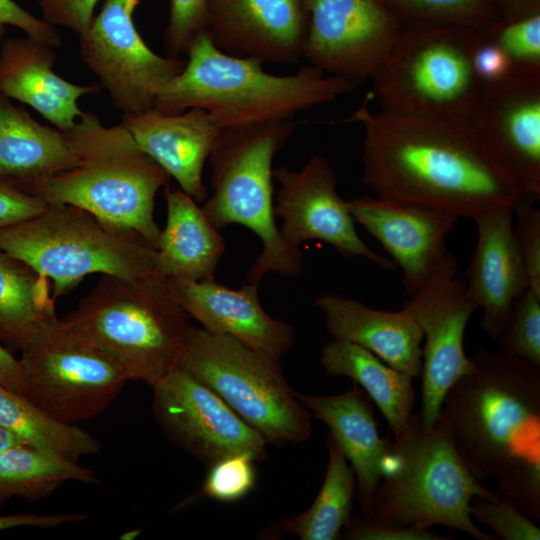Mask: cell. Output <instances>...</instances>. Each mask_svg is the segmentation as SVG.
I'll return each instance as SVG.
<instances>
[{
    "instance_id": "obj_1",
    "label": "cell",
    "mask_w": 540,
    "mask_h": 540,
    "mask_svg": "<svg viewBox=\"0 0 540 540\" xmlns=\"http://www.w3.org/2000/svg\"><path fill=\"white\" fill-rule=\"evenodd\" d=\"M345 121L363 128L364 185L376 197L460 217L514 209V181L467 120L373 112Z\"/></svg>"
},
{
    "instance_id": "obj_2",
    "label": "cell",
    "mask_w": 540,
    "mask_h": 540,
    "mask_svg": "<svg viewBox=\"0 0 540 540\" xmlns=\"http://www.w3.org/2000/svg\"><path fill=\"white\" fill-rule=\"evenodd\" d=\"M440 417L470 471L540 521V365L478 348Z\"/></svg>"
},
{
    "instance_id": "obj_3",
    "label": "cell",
    "mask_w": 540,
    "mask_h": 540,
    "mask_svg": "<svg viewBox=\"0 0 540 540\" xmlns=\"http://www.w3.org/2000/svg\"><path fill=\"white\" fill-rule=\"evenodd\" d=\"M186 55L183 70L161 88L154 108L167 114L201 108L223 130L291 119L356 87L309 64L290 75L268 73L259 59L220 51L206 32Z\"/></svg>"
},
{
    "instance_id": "obj_4",
    "label": "cell",
    "mask_w": 540,
    "mask_h": 540,
    "mask_svg": "<svg viewBox=\"0 0 540 540\" xmlns=\"http://www.w3.org/2000/svg\"><path fill=\"white\" fill-rule=\"evenodd\" d=\"M79 157L76 166L21 187L48 206H75L101 221L140 234L157 248V192L170 176L136 144L120 122L105 126L85 112L68 131Z\"/></svg>"
},
{
    "instance_id": "obj_5",
    "label": "cell",
    "mask_w": 540,
    "mask_h": 540,
    "mask_svg": "<svg viewBox=\"0 0 540 540\" xmlns=\"http://www.w3.org/2000/svg\"><path fill=\"white\" fill-rule=\"evenodd\" d=\"M493 501L499 492L486 488L457 452L449 429L439 416L433 426L420 413L394 435L392 458L372 505L370 520L396 526H443L476 540H493L470 515L473 497Z\"/></svg>"
},
{
    "instance_id": "obj_6",
    "label": "cell",
    "mask_w": 540,
    "mask_h": 540,
    "mask_svg": "<svg viewBox=\"0 0 540 540\" xmlns=\"http://www.w3.org/2000/svg\"><path fill=\"white\" fill-rule=\"evenodd\" d=\"M294 129L292 119L224 129L208 158L212 195L201 207L204 214L218 230L239 224L262 244L246 276L248 283L258 285L268 273L294 277L303 270L300 248L280 234L273 201V159Z\"/></svg>"
},
{
    "instance_id": "obj_7",
    "label": "cell",
    "mask_w": 540,
    "mask_h": 540,
    "mask_svg": "<svg viewBox=\"0 0 540 540\" xmlns=\"http://www.w3.org/2000/svg\"><path fill=\"white\" fill-rule=\"evenodd\" d=\"M64 318L111 355L129 380L151 387L179 366L190 325L159 276L100 275Z\"/></svg>"
},
{
    "instance_id": "obj_8",
    "label": "cell",
    "mask_w": 540,
    "mask_h": 540,
    "mask_svg": "<svg viewBox=\"0 0 540 540\" xmlns=\"http://www.w3.org/2000/svg\"><path fill=\"white\" fill-rule=\"evenodd\" d=\"M0 250L50 280L55 300L90 274L126 279L159 276L156 249L140 234L70 205L48 206L40 214L0 230Z\"/></svg>"
},
{
    "instance_id": "obj_9",
    "label": "cell",
    "mask_w": 540,
    "mask_h": 540,
    "mask_svg": "<svg viewBox=\"0 0 540 540\" xmlns=\"http://www.w3.org/2000/svg\"><path fill=\"white\" fill-rule=\"evenodd\" d=\"M477 34L458 26L404 27L370 78L380 109L468 121L484 89L472 65Z\"/></svg>"
},
{
    "instance_id": "obj_10",
    "label": "cell",
    "mask_w": 540,
    "mask_h": 540,
    "mask_svg": "<svg viewBox=\"0 0 540 540\" xmlns=\"http://www.w3.org/2000/svg\"><path fill=\"white\" fill-rule=\"evenodd\" d=\"M179 366L217 393L267 443L311 437L310 413L288 385L278 359L190 324Z\"/></svg>"
},
{
    "instance_id": "obj_11",
    "label": "cell",
    "mask_w": 540,
    "mask_h": 540,
    "mask_svg": "<svg viewBox=\"0 0 540 540\" xmlns=\"http://www.w3.org/2000/svg\"><path fill=\"white\" fill-rule=\"evenodd\" d=\"M24 395L53 418L77 425L101 414L129 378L121 365L55 304L20 349Z\"/></svg>"
},
{
    "instance_id": "obj_12",
    "label": "cell",
    "mask_w": 540,
    "mask_h": 540,
    "mask_svg": "<svg viewBox=\"0 0 540 540\" xmlns=\"http://www.w3.org/2000/svg\"><path fill=\"white\" fill-rule=\"evenodd\" d=\"M79 54L123 117L154 108L161 88L186 63L147 46L126 9V0H104L88 29L79 35Z\"/></svg>"
},
{
    "instance_id": "obj_13",
    "label": "cell",
    "mask_w": 540,
    "mask_h": 540,
    "mask_svg": "<svg viewBox=\"0 0 540 540\" xmlns=\"http://www.w3.org/2000/svg\"><path fill=\"white\" fill-rule=\"evenodd\" d=\"M457 273L458 261L448 252L401 306L418 323L424 338L419 413L427 426L438 420L449 388L474 368L464 350V335L477 307L467 297L465 280Z\"/></svg>"
},
{
    "instance_id": "obj_14",
    "label": "cell",
    "mask_w": 540,
    "mask_h": 540,
    "mask_svg": "<svg viewBox=\"0 0 540 540\" xmlns=\"http://www.w3.org/2000/svg\"><path fill=\"white\" fill-rule=\"evenodd\" d=\"M152 412L176 446L208 468L238 453L268 458L267 441L217 393L177 366L153 387Z\"/></svg>"
},
{
    "instance_id": "obj_15",
    "label": "cell",
    "mask_w": 540,
    "mask_h": 540,
    "mask_svg": "<svg viewBox=\"0 0 540 540\" xmlns=\"http://www.w3.org/2000/svg\"><path fill=\"white\" fill-rule=\"evenodd\" d=\"M302 58L355 86L370 80L404 25L388 0H307Z\"/></svg>"
},
{
    "instance_id": "obj_16",
    "label": "cell",
    "mask_w": 540,
    "mask_h": 540,
    "mask_svg": "<svg viewBox=\"0 0 540 540\" xmlns=\"http://www.w3.org/2000/svg\"><path fill=\"white\" fill-rule=\"evenodd\" d=\"M273 177L280 183L274 214L282 219L279 231L290 246L319 240L344 257H362L383 270L396 269L391 259L373 251L358 235L348 200L338 194L336 174L324 157L312 154L297 171L278 167Z\"/></svg>"
},
{
    "instance_id": "obj_17",
    "label": "cell",
    "mask_w": 540,
    "mask_h": 540,
    "mask_svg": "<svg viewBox=\"0 0 540 540\" xmlns=\"http://www.w3.org/2000/svg\"><path fill=\"white\" fill-rule=\"evenodd\" d=\"M468 123L521 196L540 200V72L485 86Z\"/></svg>"
},
{
    "instance_id": "obj_18",
    "label": "cell",
    "mask_w": 540,
    "mask_h": 540,
    "mask_svg": "<svg viewBox=\"0 0 540 540\" xmlns=\"http://www.w3.org/2000/svg\"><path fill=\"white\" fill-rule=\"evenodd\" d=\"M308 21L307 0H208L205 32L226 54L296 63Z\"/></svg>"
},
{
    "instance_id": "obj_19",
    "label": "cell",
    "mask_w": 540,
    "mask_h": 540,
    "mask_svg": "<svg viewBox=\"0 0 540 540\" xmlns=\"http://www.w3.org/2000/svg\"><path fill=\"white\" fill-rule=\"evenodd\" d=\"M356 223L373 236L402 271L413 295L448 253L446 238L459 218L427 208L363 195L348 200Z\"/></svg>"
},
{
    "instance_id": "obj_20",
    "label": "cell",
    "mask_w": 540,
    "mask_h": 540,
    "mask_svg": "<svg viewBox=\"0 0 540 540\" xmlns=\"http://www.w3.org/2000/svg\"><path fill=\"white\" fill-rule=\"evenodd\" d=\"M166 287L184 312L205 330L232 336L251 348L280 360L295 340L294 328L269 315L258 295V285L229 288L215 279L165 278Z\"/></svg>"
},
{
    "instance_id": "obj_21",
    "label": "cell",
    "mask_w": 540,
    "mask_h": 540,
    "mask_svg": "<svg viewBox=\"0 0 540 540\" xmlns=\"http://www.w3.org/2000/svg\"><path fill=\"white\" fill-rule=\"evenodd\" d=\"M513 219V209H502L474 220L477 242L466 271V295L482 309L481 328L495 340L516 302L530 289Z\"/></svg>"
},
{
    "instance_id": "obj_22",
    "label": "cell",
    "mask_w": 540,
    "mask_h": 540,
    "mask_svg": "<svg viewBox=\"0 0 540 540\" xmlns=\"http://www.w3.org/2000/svg\"><path fill=\"white\" fill-rule=\"evenodd\" d=\"M137 146L197 203L208 194L203 168L222 128L204 109L167 114L152 108L122 118Z\"/></svg>"
},
{
    "instance_id": "obj_23",
    "label": "cell",
    "mask_w": 540,
    "mask_h": 540,
    "mask_svg": "<svg viewBox=\"0 0 540 540\" xmlns=\"http://www.w3.org/2000/svg\"><path fill=\"white\" fill-rule=\"evenodd\" d=\"M54 47L30 36L0 42V94L35 109L56 128L69 131L83 111L78 100L99 84L78 85L54 71Z\"/></svg>"
},
{
    "instance_id": "obj_24",
    "label": "cell",
    "mask_w": 540,
    "mask_h": 540,
    "mask_svg": "<svg viewBox=\"0 0 540 540\" xmlns=\"http://www.w3.org/2000/svg\"><path fill=\"white\" fill-rule=\"evenodd\" d=\"M295 396L326 424L342 449L355 474L362 516L371 519L374 493L392 458V442L380 436L371 403L356 384L336 395L295 391Z\"/></svg>"
},
{
    "instance_id": "obj_25",
    "label": "cell",
    "mask_w": 540,
    "mask_h": 540,
    "mask_svg": "<svg viewBox=\"0 0 540 540\" xmlns=\"http://www.w3.org/2000/svg\"><path fill=\"white\" fill-rule=\"evenodd\" d=\"M334 339L364 347L392 368L412 378L422 369V331L414 318L401 309L372 308L360 300L325 292L314 300Z\"/></svg>"
},
{
    "instance_id": "obj_26",
    "label": "cell",
    "mask_w": 540,
    "mask_h": 540,
    "mask_svg": "<svg viewBox=\"0 0 540 540\" xmlns=\"http://www.w3.org/2000/svg\"><path fill=\"white\" fill-rule=\"evenodd\" d=\"M68 131L41 124L0 94V180L19 188L76 166Z\"/></svg>"
},
{
    "instance_id": "obj_27",
    "label": "cell",
    "mask_w": 540,
    "mask_h": 540,
    "mask_svg": "<svg viewBox=\"0 0 540 540\" xmlns=\"http://www.w3.org/2000/svg\"><path fill=\"white\" fill-rule=\"evenodd\" d=\"M167 218L155 254L162 278L213 279L226 244L197 202L181 189L164 187Z\"/></svg>"
},
{
    "instance_id": "obj_28",
    "label": "cell",
    "mask_w": 540,
    "mask_h": 540,
    "mask_svg": "<svg viewBox=\"0 0 540 540\" xmlns=\"http://www.w3.org/2000/svg\"><path fill=\"white\" fill-rule=\"evenodd\" d=\"M319 362L327 374L351 378L369 395L392 431L401 432L413 414V378L355 343L331 338L321 348Z\"/></svg>"
},
{
    "instance_id": "obj_29",
    "label": "cell",
    "mask_w": 540,
    "mask_h": 540,
    "mask_svg": "<svg viewBox=\"0 0 540 540\" xmlns=\"http://www.w3.org/2000/svg\"><path fill=\"white\" fill-rule=\"evenodd\" d=\"M326 446V473L315 500L303 513L278 523L281 530L301 540H337L351 516L356 493L354 471L330 435Z\"/></svg>"
},
{
    "instance_id": "obj_30",
    "label": "cell",
    "mask_w": 540,
    "mask_h": 540,
    "mask_svg": "<svg viewBox=\"0 0 540 540\" xmlns=\"http://www.w3.org/2000/svg\"><path fill=\"white\" fill-rule=\"evenodd\" d=\"M0 424L26 445L79 462L100 452L101 443L77 425L59 421L25 395L0 384Z\"/></svg>"
},
{
    "instance_id": "obj_31",
    "label": "cell",
    "mask_w": 540,
    "mask_h": 540,
    "mask_svg": "<svg viewBox=\"0 0 540 540\" xmlns=\"http://www.w3.org/2000/svg\"><path fill=\"white\" fill-rule=\"evenodd\" d=\"M69 481L99 483L94 471L79 462L29 445L0 453V504L13 497L36 501Z\"/></svg>"
},
{
    "instance_id": "obj_32",
    "label": "cell",
    "mask_w": 540,
    "mask_h": 540,
    "mask_svg": "<svg viewBox=\"0 0 540 540\" xmlns=\"http://www.w3.org/2000/svg\"><path fill=\"white\" fill-rule=\"evenodd\" d=\"M55 299L48 280L0 250V342L19 350Z\"/></svg>"
},
{
    "instance_id": "obj_33",
    "label": "cell",
    "mask_w": 540,
    "mask_h": 540,
    "mask_svg": "<svg viewBox=\"0 0 540 540\" xmlns=\"http://www.w3.org/2000/svg\"><path fill=\"white\" fill-rule=\"evenodd\" d=\"M405 27L458 26L485 32L501 19L497 0H388Z\"/></svg>"
},
{
    "instance_id": "obj_34",
    "label": "cell",
    "mask_w": 540,
    "mask_h": 540,
    "mask_svg": "<svg viewBox=\"0 0 540 540\" xmlns=\"http://www.w3.org/2000/svg\"><path fill=\"white\" fill-rule=\"evenodd\" d=\"M496 340L497 353L540 365V297L531 289L516 302Z\"/></svg>"
},
{
    "instance_id": "obj_35",
    "label": "cell",
    "mask_w": 540,
    "mask_h": 540,
    "mask_svg": "<svg viewBox=\"0 0 540 540\" xmlns=\"http://www.w3.org/2000/svg\"><path fill=\"white\" fill-rule=\"evenodd\" d=\"M482 33L504 50L518 71L540 72V13L500 19Z\"/></svg>"
},
{
    "instance_id": "obj_36",
    "label": "cell",
    "mask_w": 540,
    "mask_h": 540,
    "mask_svg": "<svg viewBox=\"0 0 540 540\" xmlns=\"http://www.w3.org/2000/svg\"><path fill=\"white\" fill-rule=\"evenodd\" d=\"M256 459L249 453L225 457L209 467L202 492L220 502H234L244 498L255 487Z\"/></svg>"
},
{
    "instance_id": "obj_37",
    "label": "cell",
    "mask_w": 540,
    "mask_h": 540,
    "mask_svg": "<svg viewBox=\"0 0 540 540\" xmlns=\"http://www.w3.org/2000/svg\"><path fill=\"white\" fill-rule=\"evenodd\" d=\"M470 515L473 520L491 529L497 538L503 540L540 539V528L534 520L501 494L497 501L473 497Z\"/></svg>"
},
{
    "instance_id": "obj_38",
    "label": "cell",
    "mask_w": 540,
    "mask_h": 540,
    "mask_svg": "<svg viewBox=\"0 0 540 540\" xmlns=\"http://www.w3.org/2000/svg\"><path fill=\"white\" fill-rule=\"evenodd\" d=\"M208 0H169L164 31L170 57L187 54L195 39L205 32Z\"/></svg>"
},
{
    "instance_id": "obj_39",
    "label": "cell",
    "mask_w": 540,
    "mask_h": 540,
    "mask_svg": "<svg viewBox=\"0 0 540 540\" xmlns=\"http://www.w3.org/2000/svg\"><path fill=\"white\" fill-rule=\"evenodd\" d=\"M533 201L521 197L513 211L516 216L514 236L530 289L540 297V209Z\"/></svg>"
},
{
    "instance_id": "obj_40",
    "label": "cell",
    "mask_w": 540,
    "mask_h": 540,
    "mask_svg": "<svg viewBox=\"0 0 540 540\" xmlns=\"http://www.w3.org/2000/svg\"><path fill=\"white\" fill-rule=\"evenodd\" d=\"M340 538L348 540H447L430 528L396 526L374 522L365 517L350 516Z\"/></svg>"
},
{
    "instance_id": "obj_41",
    "label": "cell",
    "mask_w": 540,
    "mask_h": 540,
    "mask_svg": "<svg viewBox=\"0 0 540 540\" xmlns=\"http://www.w3.org/2000/svg\"><path fill=\"white\" fill-rule=\"evenodd\" d=\"M474 71L485 86L506 80L518 70L504 50L482 32H478L472 48Z\"/></svg>"
},
{
    "instance_id": "obj_42",
    "label": "cell",
    "mask_w": 540,
    "mask_h": 540,
    "mask_svg": "<svg viewBox=\"0 0 540 540\" xmlns=\"http://www.w3.org/2000/svg\"><path fill=\"white\" fill-rule=\"evenodd\" d=\"M99 0H35L42 19L50 25L69 29L78 36L90 26Z\"/></svg>"
},
{
    "instance_id": "obj_43",
    "label": "cell",
    "mask_w": 540,
    "mask_h": 540,
    "mask_svg": "<svg viewBox=\"0 0 540 540\" xmlns=\"http://www.w3.org/2000/svg\"><path fill=\"white\" fill-rule=\"evenodd\" d=\"M7 26L20 29L25 35L54 48L62 44V37L56 27L36 17L14 0H0V42L4 39Z\"/></svg>"
},
{
    "instance_id": "obj_44",
    "label": "cell",
    "mask_w": 540,
    "mask_h": 540,
    "mask_svg": "<svg viewBox=\"0 0 540 540\" xmlns=\"http://www.w3.org/2000/svg\"><path fill=\"white\" fill-rule=\"evenodd\" d=\"M47 207L38 197L0 180V230L30 219Z\"/></svg>"
},
{
    "instance_id": "obj_45",
    "label": "cell",
    "mask_w": 540,
    "mask_h": 540,
    "mask_svg": "<svg viewBox=\"0 0 540 540\" xmlns=\"http://www.w3.org/2000/svg\"><path fill=\"white\" fill-rule=\"evenodd\" d=\"M88 518L89 515L85 512L0 515V531L18 527L51 529L67 524L80 523Z\"/></svg>"
},
{
    "instance_id": "obj_46",
    "label": "cell",
    "mask_w": 540,
    "mask_h": 540,
    "mask_svg": "<svg viewBox=\"0 0 540 540\" xmlns=\"http://www.w3.org/2000/svg\"><path fill=\"white\" fill-rule=\"evenodd\" d=\"M0 384L24 395V382L18 358L0 342Z\"/></svg>"
},
{
    "instance_id": "obj_47",
    "label": "cell",
    "mask_w": 540,
    "mask_h": 540,
    "mask_svg": "<svg viewBox=\"0 0 540 540\" xmlns=\"http://www.w3.org/2000/svg\"><path fill=\"white\" fill-rule=\"evenodd\" d=\"M501 19H514L540 13V0H497Z\"/></svg>"
},
{
    "instance_id": "obj_48",
    "label": "cell",
    "mask_w": 540,
    "mask_h": 540,
    "mask_svg": "<svg viewBox=\"0 0 540 540\" xmlns=\"http://www.w3.org/2000/svg\"><path fill=\"white\" fill-rule=\"evenodd\" d=\"M19 445H26L14 432L0 424V453Z\"/></svg>"
},
{
    "instance_id": "obj_49",
    "label": "cell",
    "mask_w": 540,
    "mask_h": 540,
    "mask_svg": "<svg viewBox=\"0 0 540 540\" xmlns=\"http://www.w3.org/2000/svg\"><path fill=\"white\" fill-rule=\"evenodd\" d=\"M138 4H139V0H126L127 11L133 15Z\"/></svg>"
}]
</instances>
